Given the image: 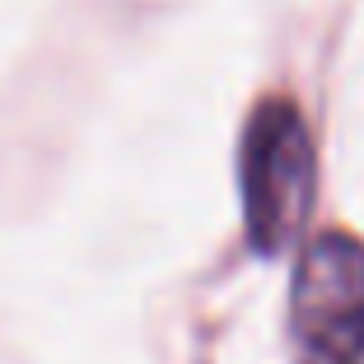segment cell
<instances>
[{
    "label": "cell",
    "mask_w": 364,
    "mask_h": 364,
    "mask_svg": "<svg viewBox=\"0 0 364 364\" xmlns=\"http://www.w3.org/2000/svg\"><path fill=\"white\" fill-rule=\"evenodd\" d=\"M243 225L257 252H285L304 234L318 196V159L304 112L289 98H267L243 131Z\"/></svg>",
    "instance_id": "6da1fadb"
},
{
    "label": "cell",
    "mask_w": 364,
    "mask_h": 364,
    "mask_svg": "<svg viewBox=\"0 0 364 364\" xmlns=\"http://www.w3.org/2000/svg\"><path fill=\"white\" fill-rule=\"evenodd\" d=\"M294 364H364V243L318 234L304 247L289 289Z\"/></svg>",
    "instance_id": "7a4b0ae2"
}]
</instances>
